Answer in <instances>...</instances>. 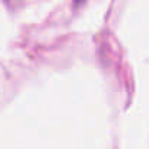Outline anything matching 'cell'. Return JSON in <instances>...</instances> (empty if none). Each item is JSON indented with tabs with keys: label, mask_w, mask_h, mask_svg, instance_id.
Wrapping results in <instances>:
<instances>
[{
	"label": "cell",
	"mask_w": 149,
	"mask_h": 149,
	"mask_svg": "<svg viewBox=\"0 0 149 149\" xmlns=\"http://www.w3.org/2000/svg\"><path fill=\"white\" fill-rule=\"evenodd\" d=\"M76 2H81V0H76Z\"/></svg>",
	"instance_id": "cell-1"
}]
</instances>
